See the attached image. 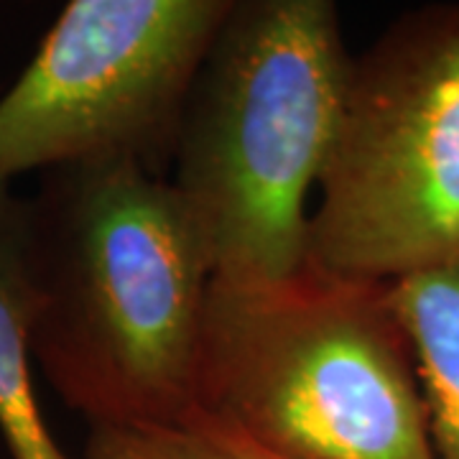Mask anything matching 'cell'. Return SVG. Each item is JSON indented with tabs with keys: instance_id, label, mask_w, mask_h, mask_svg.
<instances>
[{
	"instance_id": "cell-1",
	"label": "cell",
	"mask_w": 459,
	"mask_h": 459,
	"mask_svg": "<svg viewBox=\"0 0 459 459\" xmlns=\"http://www.w3.org/2000/svg\"><path fill=\"white\" fill-rule=\"evenodd\" d=\"M31 355L90 427L197 413L212 261L174 184L135 161L41 174L29 197Z\"/></svg>"
},
{
	"instance_id": "cell-2",
	"label": "cell",
	"mask_w": 459,
	"mask_h": 459,
	"mask_svg": "<svg viewBox=\"0 0 459 459\" xmlns=\"http://www.w3.org/2000/svg\"><path fill=\"white\" fill-rule=\"evenodd\" d=\"M352 54L329 0H232L184 110L171 184L214 283L309 265L307 199L327 171Z\"/></svg>"
},
{
	"instance_id": "cell-3",
	"label": "cell",
	"mask_w": 459,
	"mask_h": 459,
	"mask_svg": "<svg viewBox=\"0 0 459 459\" xmlns=\"http://www.w3.org/2000/svg\"><path fill=\"white\" fill-rule=\"evenodd\" d=\"M197 413L281 459H437L391 283L316 265L210 286Z\"/></svg>"
},
{
	"instance_id": "cell-4",
	"label": "cell",
	"mask_w": 459,
	"mask_h": 459,
	"mask_svg": "<svg viewBox=\"0 0 459 459\" xmlns=\"http://www.w3.org/2000/svg\"><path fill=\"white\" fill-rule=\"evenodd\" d=\"M309 263L398 283L459 261V3L398 16L352 56Z\"/></svg>"
},
{
	"instance_id": "cell-5",
	"label": "cell",
	"mask_w": 459,
	"mask_h": 459,
	"mask_svg": "<svg viewBox=\"0 0 459 459\" xmlns=\"http://www.w3.org/2000/svg\"><path fill=\"white\" fill-rule=\"evenodd\" d=\"M232 0H72L0 98V184L98 161L164 177Z\"/></svg>"
},
{
	"instance_id": "cell-6",
	"label": "cell",
	"mask_w": 459,
	"mask_h": 459,
	"mask_svg": "<svg viewBox=\"0 0 459 459\" xmlns=\"http://www.w3.org/2000/svg\"><path fill=\"white\" fill-rule=\"evenodd\" d=\"M33 309L29 197L0 184V434L11 459H72L47 427L33 391Z\"/></svg>"
},
{
	"instance_id": "cell-7",
	"label": "cell",
	"mask_w": 459,
	"mask_h": 459,
	"mask_svg": "<svg viewBox=\"0 0 459 459\" xmlns=\"http://www.w3.org/2000/svg\"><path fill=\"white\" fill-rule=\"evenodd\" d=\"M413 344L437 459H459V261L391 283Z\"/></svg>"
},
{
	"instance_id": "cell-8",
	"label": "cell",
	"mask_w": 459,
	"mask_h": 459,
	"mask_svg": "<svg viewBox=\"0 0 459 459\" xmlns=\"http://www.w3.org/2000/svg\"><path fill=\"white\" fill-rule=\"evenodd\" d=\"M87 459H281L195 413L166 427H90Z\"/></svg>"
}]
</instances>
